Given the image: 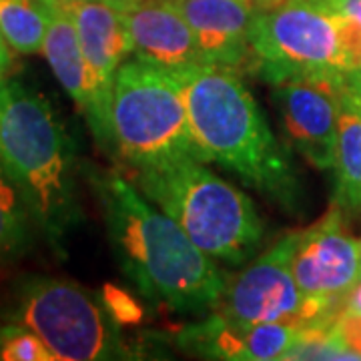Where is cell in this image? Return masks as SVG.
Here are the masks:
<instances>
[{
	"mask_svg": "<svg viewBox=\"0 0 361 361\" xmlns=\"http://www.w3.org/2000/svg\"><path fill=\"white\" fill-rule=\"evenodd\" d=\"M295 239L297 231L287 233L241 273L225 277L213 311L241 327L261 323L299 325L305 297L291 269Z\"/></svg>",
	"mask_w": 361,
	"mask_h": 361,
	"instance_id": "9c48e42d",
	"label": "cell"
},
{
	"mask_svg": "<svg viewBox=\"0 0 361 361\" xmlns=\"http://www.w3.org/2000/svg\"><path fill=\"white\" fill-rule=\"evenodd\" d=\"M13 49L6 44V40L4 37L0 35V80L2 78H6L11 73H13V66H14V61H13Z\"/></svg>",
	"mask_w": 361,
	"mask_h": 361,
	"instance_id": "603a6c76",
	"label": "cell"
},
{
	"mask_svg": "<svg viewBox=\"0 0 361 361\" xmlns=\"http://www.w3.org/2000/svg\"><path fill=\"white\" fill-rule=\"evenodd\" d=\"M291 269L305 297L299 325H331L361 279L360 241L349 233L339 207H331L310 229L297 231Z\"/></svg>",
	"mask_w": 361,
	"mask_h": 361,
	"instance_id": "ba28073f",
	"label": "cell"
},
{
	"mask_svg": "<svg viewBox=\"0 0 361 361\" xmlns=\"http://www.w3.org/2000/svg\"><path fill=\"white\" fill-rule=\"evenodd\" d=\"M130 180L211 259L243 265L257 253L265 233L257 207L249 195L205 167V161L183 157L130 169Z\"/></svg>",
	"mask_w": 361,
	"mask_h": 361,
	"instance_id": "277c9868",
	"label": "cell"
},
{
	"mask_svg": "<svg viewBox=\"0 0 361 361\" xmlns=\"http://www.w3.org/2000/svg\"><path fill=\"white\" fill-rule=\"evenodd\" d=\"M35 221L20 189L0 163V263H13L32 245Z\"/></svg>",
	"mask_w": 361,
	"mask_h": 361,
	"instance_id": "ac0fdd59",
	"label": "cell"
},
{
	"mask_svg": "<svg viewBox=\"0 0 361 361\" xmlns=\"http://www.w3.org/2000/svg\"><path fill=\"white\" fill-rule=\"evenodd\" d=\"M103 303L109 313L115 317L116 323H135L141 319V307L135 305V301L130 299L129 293L121 291L118 287H111V285L104 287Z\"/></svg>",
	"mask_w": 361,
	"mask_h": 361,
	"instance_id": "ffe728a7",
	"label": "cell"
},
{
	"mask_svg": "<svg viewBox=\"0 0 361 361\" xmlns=\"http://www.w3.org/2000/svg\"><path fill=\"white\" fill-rule=\"evenodd\" d=\"M0 163L25 197L37 231L65 259L82 223L75 142L51 101L14 77L0 80Z\"/></svg>",
	"mask_w": 361,
	"mask_h": 361,
	"instance_id": "3957f363",
	"label": "cell"
},
{
	"mask_svg": "<svg viewBox=\"0 0 361 361\" xmlns=\"http://www.w3.org/2000/svg\"><path fill=\"white\" fill-rule=\"evenodd\" d=\"M345 85L361 106V73H349L348 78H345Z\"/></svg>",
	"mask_w": 361,
	"mask_h": 361,
	"instance_id": "d4e9b609",
	"label": "cell"
},
{
	"mask_svg": "<svg viewBox=\"0 0 361 361\" xmlns=\"http://www.w3.org/2000/svg\"><path fill=\"white\" fill-rule=\"evenodd\" d=\"M0 360L2 361H56L35 331L20 323L0 325Z\"/></svg>",
	"mask_w": 361,
	"mask_h": 361,
	"instance_id": "d6986e66",
	"label": "cell"
},
{
	"mask_svg": "<svg viewBox=\"0 0 361 361\" xmlns=\"http://www.w3.org/2000/svg\"><path fill=\"white\" fill-rule=\"evenodd\" d=\"M360 249H361V241H360Z\"/></svg>",
	"mask_w": 361,
	"mask_h": 361,
	"instance_id": "484cf974",
	"label": "cell"
},
{
	"mask_svg": "<svg viewBox=\"0 0 361 361\" xmlns=\"http://www.w3.org/2000/svg\"><path fill=\"white\" fill-rule=\"evenodd\" d=\"M6 322L35 331L61 361L129 360L130 348L103 299L56 277H30L14 289Z\"/></svg>",
	"mask_w": 361,
	"mask_h": 361,
	"instance_id": "8992f818",
	"label": "cell"
},
{
	"mask_svg": "<svg viewBox=\"0 0 361 361\" xmlns=\"http://www.w3.org/2000/svg\"><path fill=\"white\" fill-rule=\"evenodd\" d=\"M173 75L185 94L197 157L235 173L287 211H297L303 187L295 165L241 73L199 65Z\"/></svg>",
	"mask_w": 361,
	"mask_h": 361,
	"instance_id": "7a4b0ae2",
	"label": "cell"
},
{
	"mask_svg": "<svg viewBox=\"0 0 361 361\" xmlns=\"http://www.w3.org/2000/svg\"><path fill=\"white\" fill-rule=\"evenodd\" d=\"M265 82L285 78H343L349 59L337 14L323 0H279L255 8L249 28Z\"/></svg>",
	"mask_w": 361,
	"mask_h": 361,
	"instance_id": "52a82bcc",
	"label": "cell"
},
{
	"mask_svg": "<svg viewBox=\"0 0 361 361\" xmlns=\"http://www.w3.org/2000/svg\"><path fill=\"white\" fill-rule=\"evenodd\" d=\"M337 14L343 28L361 35V0H323Z\"/></svg>",
	"mask_w": 361,
	"mask_h": 361,
	"instance_id": "7402d4cb",
	"label": "cell"
},
{
	"mask_svg": "<svg viewBox=\"0 0 361 361\" xmlns=\"http://www.w3.org/2000/svg\"><path fill=\"white\" fill-rule=\"evenodd\" d=\"M334 171V205L339 207L343 213L361 215V106L349 92L345 82L341 89Z\"/></svg>",
	"mask_w": 361,
	"mask_h": 361,
	"instance_id": "9a60e30c",
	"label": "cell"
},
{
	"mask_svg": "<svg viewBox=\"0 0 361 361\" xmlns=\"http://www.w3.org/2000/svg\"><path fill=\"white\" fill-rule=\"evenodd\" d=\"M121 13L135 59L171 73L205 65L193 28L173 0H129Z\"/></svg>",
	"mask_w": 361,
	"mask_h": 361,
	"instance_id": "8fae6325",
	"label": "cell"
},
{
	"mask_svg": "<svg viewBox=\"0 0 361 361\" xmlns=\"http://www.w3.org/2000/svg\"><path fill=\"white\" fill-rule=\"evenodd\" d=\"M51 25L42 54L47 56L54 77L65 87L68 97L85 115L97 142L106 153L113 155V129H111V106L104 103L94 85L87 59L78 44L77 30L59 0H51Z\"/></svg>",
	"mask_w": 361,
	"mask_h": 361,
	"instance_id": "4fadbf2b",
	"label": "cell"
},
{
	"mask_svg": "<svg viewBox=\"0 0 361 361\" xmlns=\"http://www.w3.org/2000/svg\"><path fill=\"white\" fill-rule=\"evenodd\" d=\"M343 82L345 77L285 78L271 85L287 147L319 171L336 163Z\"/></svg>",
	"mask_w": 361,
	"mask_h": 361,
	"instance_id": "30bf717a",
	"label": "cell"
},
{
	"mask_svg": "<svg viewBox=\"0 0 361 361\" xmlns=\"http://www.w3.org/2000/svg\"><path fill=\"white\" fill-rule=\"evenodd\" d=\"M116 263L151 303L183 315L215 307L225 275L167 213L118 171L82 163Z\"/></svg>",
	"mask_w": 361,
	"mask_h": 361,
	"instance_id": "6da1fadb",
	"label": "cell"
},
{
	"mask_svg": "<svg viewBox=\"0 0 361 361\" xmlns=\"http://www.w3.org/2000/svg\"><path fill=\"white\" fill-rule=\"evenodd\" d=\"M177 345L209 360L251 361V327H241L215 313L177 331Z\"/></svg>",
	"mask_w": 361,
	"mask_h": 361,
	"instance_id": "2e32d148",
	"label": "cell"
},
{
	"mask_svg": "<svg viewBox=\"0 0 361 361\" xmlns=\"http://www.w3.org/2000/svg\"><path fill=\"white\" fill-rule=\"evenodd\" d=\"M111 129L113 155L130 169L197 157L180 82L171 71L139 59H127L116 71Z\"/></svg>",
	"mask_w": 361,
	"mask_h": 361,
	"instance_id": "5b68a950",
	"label": "cell"
},
{
	"mask_svg": "<svg viewBox=\"0 0 361 361\" xmlns=\"http://www.w3.org/2000/svg\"><path fill=\"white\" fill-rule=\"evenodd\" d=\"M51 14V0H0V35L18 54L42 52Z\"/></svg>",
	"mask_w": 361,
	"mask_h": 361,
	"instance_id": "e0dca14e",
	"label": "cell"
},
{
	"mask_svg": "<svg viewBox=\"0 0 361 361\" xmlns=\"http://www.w3.org/2000/svg\"><path fill=\"white\" fill-rule=\"evenodd\" d=\"M334 334L355 355V360H361V315L343 311L334 323Z\"/></svg>",
	"mask_w": 361,
	"mask_h": 361,
	"instance_id": "44dd1931",
	"label": "cell"
},
{
	"mask_svg": "<svg viewBox=\"0 0 361 361\" xmlns=\"http://www.w3.org/2000/svg\"><path fill=\"white\" fill-rule=\"evenodd\" d=\"M349 313H360L361 315V279L357 281V285L351 289V293L345 299V310Z\"/></svg>",
	"mask_w": 361,
	"mask_h": 361,
	"instance_id": "cb8c5ba5",
	"label": "cell"
},
{
	"mask_svg": "<svg viewBox=\"0 0 361 361\" xmlns=\"http://www.w3.org/2000/svg\"><path fill=\"white\" fill-rule=\"evenodd\" d=\"M193 28L205 65L225 66L243 75L255 71L249 28L255 14L253 0H173Z\"/></svg>",
	"mask_w": 361,
	"mask_h": 361,
	"instance_id": "7c38bea8",
	"label": "cell"
},
{
	"mask_svg": "<svg viewBox=\"0 0 361 361\" xmlns=\"http://www.w3.org/2000/svg\"><path fill=\"white\" fill-rule=\"evenodd\" d=\"M71 16L82 54L103 101L111 106L118 66L130 54V40L121 6L103 0H59Z\"/></svg>",
	"mask_w": 361,
	"mask_h": 361,
	"instance_id": "5bb4252c",
	"label": "cell"
}]
</instances>
